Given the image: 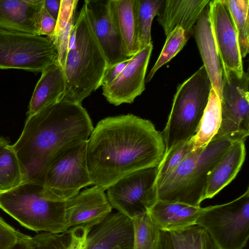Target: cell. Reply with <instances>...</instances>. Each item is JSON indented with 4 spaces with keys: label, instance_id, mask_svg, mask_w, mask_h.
I'll return each mask as SVG.
<instances>
[{
    "label": "cell",
    "instance_id": "cell-1",
    "mask_svg": "<svg viewBox=\"0 0 249 249\" xmlns=\"http://www.w3.org/2000/svg\"><path fill=\"white\" fill-rule=\"evenodd\" d=\"M165 153L162 133L149 120L132 114L108 117L87 141V165L93 185L105 191L132 173L158 166Z\"/></svg>",
    "mask_w": 249,
    "mask_h": 249
},
{
    "label": "cell",
    "instance_id": "cell-2",
    "mask_svg": "<svg viewBox=\"0 0 249 249\" xmlns=\"http://www.w3.org/2000/svg\"><path fill=\"white\" fill-rule=\"evenodd\" d=\"M93 129L81 104L62 100L27 117L22 131L11 146L25 181L42 185L53 157L64 148L87 141Z\"/></svg>",
    "mask_w": 249,
    "mask_h": 249
},
{
    "label": "cell",
    "instance_id": "cell-3",
    "mask_svg": "<svg viewBox=\"0 0 249 249\" xmlns=\"http://www.w3.org/2000/svg\"><path fill=\"white\" fill-rule=\"evenodd\" d=\"M107 63L82 6L73 26L63 69L62 100L81 104L100 87Z\"/></svg>",
    "mask_w": 249,
    "mask_h": 249
},
{
    "label": "cell",
    "instance_id": "cell-4",
    "mask_svg": "<svg viewBox=\"0 0 249 249\" xmlns=\"http://www.w3.org/2000/svg\"><path fill=\"white\" fill-rule=\"evenodd\" d=\"M238 141L241 140L230 136L214 137L204 148L192 150L158 188L157 199L200 206L210 173Z\"/></svg>",
    "mask_w": 249,
    "mask_h": 249
},
{
    "label": "cell",
    "instance_id": "cell-5",
    "mask_svg": "<svg viewBox=\"0 0 249 249\" xmlns=\"http://www.w3.org/2000/svg\"><path fill=\"white\" fill-rule=\"evenodd\" d=\"M0 208L23 227L35 231L63 232L70 228L66 201H54L44 195L42 185L26 181L0 194Z\"/></svg>",
    "mask_w": 249,
    "mask_h": 249
},
{
    "label": "cell",
    "instance_id": "cell-6",
    "mask_svg": "<svg viewBox=\"0 0 249 249\" xmlns=\"http://www.w3.org/2000/svg\"><path fill=\"white\" fill-rule=\"evenodd\" d=\"M212 88L203 65L178 86L168 120L161 132L165 152L195 136Z\"/></svg>",
    "mask_w": 249,
    "mask_h": 249
},
{
    "label": "cell",
    "instance_id": "cell-7",
    "mask_svg": "<svg viewBox=\"0 0 249 249\" xmlns=\"http://www.w3.org/2000/svg\"><path fill=\"white\" fill-rule=\"evenodd\" d=\"M196 225L217 249H243L249 238V189L227 203L202 208Z\"/></svg>",
    "mask_w": 249,
    "mask_h": 249
},
{
    "label": "cell",
    "instance_id": "cell-8",
    "mask_svg": "<svg viewBox=\"0 0 249 249\" xmlns=\"http://www.w3.org/2000/svg\"><path fill=\"white\" fill-rule=\"evenodd\" d=\"M87 141L57 152L49 162L42 180L43 191L49 199L65 202L80 190L93 185L86 161Z\"/></svg>",
    "mask_w": 249,
    "mask_h": 249
},
{
    "label": "cell",
    "instance_id": "cell-9",
    "mask_svg": "<svg viewBox=\"0 0 249 249\" xmlns=\"http://www.w3.org/2000/svg\"><path fill=\"white\" fill-rule=\"evenodd\" d=\"M57 59L56 47L47 37L0 30V69L41 72Z\"/></svg>",
    "mask_w": 249,
    "mask_h": 249
},
{
    "label": "cell",
    "instance_id": "cell-10",
    "mask_svg": "<svg viewBox=\"0 0 249 249\" xmlns=\"http://www.w3.org/2000/svg\"><path fill=\"white\" fill-rule=\"evenodd\" d=\"M157 166L135 171L107 189L112 208L130 218L146 213L157 200Z\"/></svg>",
    "mask_w": 249,
    "mask_h": 249
},
{
    "label": "cell",
    "instance_id": "cell-11",
    "mask_svg": "<svg viewBox=\"0 0 249 249\" xmlns=\"http://www.w3.org/2000/svg\"><path fill=\"white\" fill-rule=\"evenodd\" d=\"M249 76L233 72L224 75L220 98L221 121L214 136H230L245 141L249 135Z\"/></svg>",
    "mask_w": 249,
    "mask_h": 249
},
{
    "label": "cell",
    "instance_id": "cell-12",
    "mask_svg": "<svg viewBox=\"0 0 249 249\" xmlns=\"http://www.w3.org/2000/svg\"><path fill=\"white\" fill-rule=\"evenodd\" d=\"M208 6L212 32L224 73L233 72L241 77L244 72L242 57L230 13L222 0H210Z\"/></svg>",
    "mask_w": 249,
    "mask_h": 249
},
{
    "label": "cell",
    "instance_id": "cell-13",
    "mask_svg": "<svg viewBox=\"0 0 249 249\" xmlns=\"http://www.w3.org/2000/svg\"><path fill=\"white\" fill-rule=\"evenodd\" d=\"M83 6L107 65L119 63L129 59L130 57L127 54L112 19L109 0H86Z\"/></svg>",
    "mask_w": 249,
    "mask_h": 249
},
{
    "label": "cell",
    "instance_id": "cell-14",
    "mask_svg": "<svg viewBox=\"0 0 249 249\" xmlns=\"http://www.w3.org/2000/svg\"><path fill=\"white\" fill-rule=\"evenodd\" d=\"M153 50L152 43L140 50L130 58L119 76L103 86V95L116 106L131 104L145 89V77Z\"/></svg>",
    "mask_w": 249,
    "mask_h": 249
},
{
    "label": "cell",
    "instance_id": "cell-15",
    "mask_svg": "<svg viewBox=\"0 0 249 249\" xmlns=\"http://www.w3.org/2000/svg\"><path fill=\"white\" fill-rule=\"evenodd\" d=\"M134 230L131 219L119 212H111L100 221L89 225L87 249H133Z\"/></svg>",
    "mask_w": 249,
    "mask_h": 249
},
{
    "label": "cell",
    "instance_id": "cell-16",
    "mask_svg": "<svg viewBox=\"0 0 249 249\" xmlns=\"http://www.w3.org/2000/svg\"><path fill=\"white\" fill-rule=\"evenodd\" d=\"M103 189L94 185L66 201L70 228L94 224L112 212V208Z\"/></svg>",
    "mask_w": 249,
    "mask_h": 249
},
{
    "label": "cell",
    "instance_id": "cell-17",
    "mask_svg": "<svg viewBox=\"0 0 249 249\" xmlns=\"http://www.w3.org/2000/svg\"><path fill=\"white\" fill-rule=\"evenodd\" d=\"M44 0H0V30L39 36Z\"/></svg>",
    "mask_w": 249,
    "mask_h": 249
},
{
    "label": "cell",
    "instance_id": "cell-18",
    "mask_svg": "<svg viewBox=\"0 0 249 249\" xmlns=\"http://www.w3.org/2000/svg\"><path fill=\"white\" fill-rule=\"evenodd\" d=\"M192 35L196 41L213 89L220 98L225 73L212 32L208 6L201 13L193 28Z\"/></svg>",
    "mask_w": 249,
    "mask_h": 249
},
{
    "label": "cell",
    "instance_id": "cell-19",
    "mask_svg": "<svg viewBox=\"0 0 249 249\" xmlns=\"http://www.w3.org/2000/svg\"><path fill=\"white\" fill-rule=\"evenodd\" d=\"M209 0H163L157 20L167 36L176 27L182 28L189 37L193 28Z\"/></svg>",
    "mask_w": 249,
    "mask_h": 249
},
{
    "label": "cell",
    "instance_id": "cell-20",
    "mask_svg": "<svg viewBox=\"0 0 249 249\" xmlns=\"http://www.w3.org/2000/svg\"><path fill=\"white\" fill-rule=\"evenodd\" d=\"M65 90L64 70L57 61L41 72L29 102L27 116L62 100Z\"/></svg>",
    "mask_w": 249,
    "mask_h": 249
},
{
    "label": "cell",
    "instance_id": "cell-21",
    "mask_svg": "<svg viewBox=\"0 0 249 249\" xmlns=\"http://www.w3.org/2000/svg\"><path fill=\"white\" fill-rule=\"evenodd\" d=\"M246 155L244 141L231 145L210 173L203 200L213 198L235 178Z\"/></svg>",
    "mask_w": 249,
    "mask_h": 249
},
{
    "label": "cell",
    "instance_id": "cell-22",
    "mask_svg": "<svg viewBox=\"0 0 249 249\" xmlns=\"http://www.w3.org/2000/svg\"><path fill=\"white\" fill-rule=\"evenodd\" d=\"M109 7L127 54L131 57L140 50L136 30V0H109Z\"/></svg>",
    "mask_w": 249,
    "mask_h": 249
},
{
    "label": "cell",
    "instance_id": "cell-23",
    "mask_svg": "<svg viewBox=\"0 0 249 249\" xmlns=\"http://www.w3.org/2000/svg\"><path fill=\"white\" fill-rule=\"evenodd\" d=\"M158 249H217L207 232L194 225L174 231H161Z\"/></svg>",
    "mask_w": 249,
    "mask_h": 249
},
{
    "label": "cell",
    "instance_id": "cell-24",
    "mask_svg": "<svg viewBox=\"0 0 249 249\" xmlns=\"http://www.w3.org/2000/svg\"><path fill=\"white\" fill-rule=\"evenodd\" d=\"M89 225L71 227L60 233L37 234L31 238L32 249H87Z\"/></svg>",
    "mask_w": 249,
    "mask_h": 249
},
{
    "label": "cell",
    "instance_id": "cell-25",
    "mask_svg": "<svg viewBox=\"0 0 249 249\" xmlns=\"http://www.w3.org/2000/svg\"><path fill=\"white\" fill-rule=\"evenodd\" d=\"M77 0H61L60 8L53 34L47 37L55 45L58 51L57 61L64 69L68 52L71 32Z\"/></svg>",
    "mask_w": 249,
    "mask_h": 249
},
{
    "label": "cell",
    "instance_id": "cell-26",
    "mask_svg": "<svg viewBox=\"0 0 249 249\" xmlns=\"http://www.w3.org/2000/svg\"><path fill=\"white\" fill-rule=\"evenodd\" d=\"M221 121L220 100L212 88L196 133L192 139L193 143L192 151L204 148L210 142L216 134Z\"/></svg>",
    "mask_w": 249,
    "mask_h": 249
},
{
    "label": "cell",
    "instance_id": "cell-27",
    "mask_svg": "<svg viewBox=\"0 0 249 249\" xmlns=\"http://www.w3.org/2000/svg\"><path fill=\"white\" fill-rule=\"evenodd\" d=\"M25 182L18 156L9 143L0 149V194Z\"/></svg>",
    "mask_w": 249,
    "mask_h": 249
},
{
    "label": "cell",
    "instance_id": "cell-28",
    "mask_svg": "<svg viewBox=\"0 0 249 249\" xmlns=\"http://www.w3.org/2000/svg\"><path fill=\"white\" fill-rule=\"evenodd\" d=\"M222 1L231 17L236 33L240 53L243 58L249 51V0Z\"/></svg>",
    "mask_w": 249,
    "mask_h": 249
},
{
    "label": "cell",
    "instance_id": "cell-29",
    "mask_svg": "<svg viewBox=\"0 0 249 249\" xmlns=\"http://www.w3.org/2000/svg\"><path fill=\"white\" fill-rule=\"evenodd\" d=\"M163 2V0H136V30L140 50L152 43V21Z\"/></svg>",
    "mask_w": 249,
    "mask_h": 249
},
{
    "label": "cell",
    "instance_id": "cell-30",
    "mask_svg": "<svg viewBox=\"0 0 249 249\" xmlns=\"http://www.w3.org/2000/svg\"><path fill=\"white\" fill-rule=\"evenodd\" d=\"M131 219L134 230L133 249H158L161 230L147 213Z\"/></svg>",
    "mask_w": 249,
    "mask_h": 249
},
{
    "label": "cell",
    "instance_id": "cell-31",
    "mask_svg": "<svg viewBox=\"0 0 249 249\" xmlns=\"http://www.w3.org/2000/svg\"><path fill=\"white\" fill-rule=\"evenodd\" d=\"M193 148L192 139L180 142L165 153L157 166L155 185L157 189L166 177L174 171L191 152Z\"/></svg>",
    "mask_w": 249,
    "mask_h": 249
},
{
    "label": "cell",
    "instance_id": "cell-32",
    "mask_svg": "<svg viewBox=\"0 0 249 249\" xmlns=\"http://www.w3.org/2000/svg\"><path fill=\"white\" fill-rule=\"evenodd\" d=\"M166 36L162 50L145 79L146 82H149L161 66L170 61L181 50L189 38L180 27H176Z\"/></svg>",
    "mask_w": 249,
    "mask_h": 249
},
{
    "label": "cell",
    "instance_id": "cell-33",
    "mask_svg": "<svg viewBox=\"0 0 249 249\" xmlns=\"http://www.w3.org/2000/svg\"><path fill=\"white\" fill-rule=\"evenodd\" d=\"M187 205L179 202L157 199L146 213L159 228L163 231L171 217Z\"/></svg>",
    "mask_w": 249,
    "mask_h": 249
},
{
    "label": "cell",
    "instance_id": "cell-34",
    "mask_svg": "<svg viewBox=\"0 0 249 249\" xmlns=\"http://www.w3.org/2000/svg\"><path fill=\"white\" fill-rule=\"evenodd\" d=\"M202 208L187 205L178 211L170 219L163 231H174L196 225Z\"/></svg>",
    "mask_w": 249,
    "mask_h": 249
},
{
    "label": "cell",
    "instance_id": "cell-35",
    "mask_svg": "<svg viewBox=\"0 0 249 249\" xmlns=\"http://www.w3.org/2000/svg\"><path fill=\"white\" fill-rule=\"evenodd\" d=\"M22 234L0 217V249H9Z\"/></svg>",
    "mask_w": 249,
    "mask_h": 249
},
{
    "label": "cell",
    "instance_id": "cell-36",
    "mask_svg": "<svg viewBox=\"0 0 249 249\" xmlns=\"http://www.w3.org/2000/svg\"><path fill=\"white\" fill-rule=\"evenodd\" d=\"M56 23V20L49 14L43 4L39 18V36H51L54 32Z\"/></svg>",
    "mask_w": 249,
    "mask_h": 249
},
{
    "label": "cell",
    "instance_id": "cell-37",
    "mask_svg": "<svg viewBox=\"0 0 249 249\" xmlns=\"http://www.w3.org/2000/svg\"><path fill=\"white\" fill-rule=\"evenodd\" d=\"M130 58L119 63L107 65L104 71L100 86L107 85L113 81L124 69Z\"/></svg>",
    "mask_w": 249,
    "mask_h": 249
},
{
    "label": "cell",
    "instance_id": "cell-38",
    "mask_svg": "<svg viewBox=\"0 0 249 249\" xmlns=\"http://www.w3.org/2000/svg\"><path fill=\"white\" fill-rule=\"evenodd\" d=\"M61 0H44V5L49 14L57 20L60 8Z\"/></svg>",
    "mask_w": 249,
    "mask_h": 249
},
{
    "label": "cell",
    "instance_id": "cell-39",
    "mask_svg": "<svg viewBox=\"0 0 249 249\" xmlns=\"http://www.w3.org/2000/svg\"><path fill=\"white\" fill-rule=\"evenodd\" d=\"M31 238L22 233L9 249H32Z\"/></svg>",
    "mask_w": 249,
    "mask_h": 249
},
{
    "label": "cell",
    "instance_id": "cell-40",
    "mask_svg": "<svg viewBox=\"0 0 249 249\" xmlns=\"http://www.w3.org/2000/svg\"><path fill=\"white\" fill-rule=\"evenodd\" d=\"M9 143L8 140L3 137H0V149L5 144Z\"/></svg>",
    "mask_w": 249,
    "mask_h": 249
},
{
    "label": "cell",
    "instance_id": "cell-41",
    "mask_svg": "<svg viewBox=\"0 0 249 249\" xmlns=\"http://www.w3.org/2000/svg\"><path fill=\"white\" fill-rule=\"evenodd\" d=\"M113 249H122L121 248H120V247H116L114 248Z\"/></svg>",
    "mask_w": 249,
    "mask_h": 249
}]
</instances>
